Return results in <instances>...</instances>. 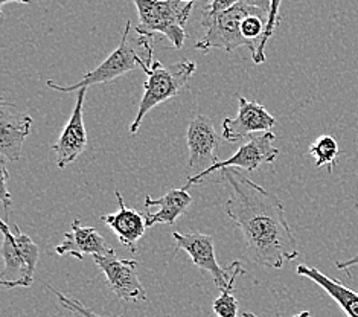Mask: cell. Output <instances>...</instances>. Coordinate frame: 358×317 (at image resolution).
Segmentation results:
<instances>
[{"mask_svg": "<svg viewBox=\"0 0 358 317\" xmlns=\"http://www.w3.org/2000/svg\"><path fill=\"white\" fill-rule=\"evenodd\" d=\"M296 273L299 276L308 278L310 281L314 282V284H317L319 287L325 290L327 293L338 304V307L342 308L343 313L348 317H358V293H355V291L345 287L340 281L323 275L320 270L308 267V265H303V264L297 265Z\"/></svg>", "mask_w": 358, "mask_h": 317, "instance_id": "17", "label": "cell"}, {"mask_svg": "<svg viewBox=\"0 0 358 317\" xmlns=\"http://www.w3.org/2000/svg\"><path fill=\"white\" fill-rule=\"evenodd\" d=\"M93 261L104 273L108 288L124 302H141L147 299V290L143 288L138 276V261L119 260L115 253L95 255Z\"/></svg>", "mask_w": 358, "mask_h": 317, "instance_id": "8", "label": "cell"}, {"mask_svg": "<svg viewBox=\"0 0 358 317\" xmlns=\"http://www.w3.org/2000/svg\"><path fill=\"white\" fill-rule=\"evenodd\" d=\"M191 203L192 195L185 188L169 191L164 197H160V199H151V195L147 194V197H145V208H159L157 212H150L145 216V218H147V227H152L156 225H176L178 217L183 216Z\"/></svg>", "mask_w": 358, "mask_h": 317, "instance_id": "16", "label": "cell"}, {"mask_svg": "<svg viewBox=\"0 0 358 317\" xmlns=\"http://www.w3.org/2000/svg\"><path fill=\"white\" fill-rule=\"evenodd\" d=\"M240 2L241 0H212L206 10L212 14H218V13H223V11L229 10V8L238 5Z\"/></svg>", "mask_w": 358, "mask_h": 317, "instance_id": "23", "label": "cell"}, {"mask_svg": "<svg viewBox=\"0 0 358 317\" xmlns=\"http://www.w3.org/2000/svg\"><path fill=\"white\" fill-rule=\"evenodd\" d=\"M32 118L17 111L11 102L0 104V154L3 159L17 162L22 157L23 145L31 132Z\"/></svg>", "mask_w": 358, "mask_h": 317, "instance_id": "13", "label": "cell"}, {"mask_svg": "<svg viewBox=\"0 0 358 317\" xmlns=\"http://www.w3.org/2000/svg\"><path fill=\"white\" fill-rule=\"evenodd\" d=\"M3 232L2 256L5 269L0 275V284L5 288L29 287L38 262V247L32 239L14 225V232L6 220H0Z\"/></svg>", "mask_w": 358, "mask_h": 317, "instance_id": "6", "label": "cell"}, {"mask_svg": "<svg viewBox=\"0 0 358 317\" xmlns=\"http://www.w3.org/2000/svg\"><path fill=\"white\" fill-rule=\"evenodd\" d=\"M357 265H358V255L352 256V258H349V260H346V261L336 262V267H337L338 270H345V272H348L349 269H352V267H357Z\"/></svg>", "mask_w": 358, "mask_h": 317, "instance_id": "25", "label": "cell"}, {"mask_svg": "<svg viewBox=\"0 0 358 317\" xmlns=\"http://www.w3.org/2000/svg\"><path fill=\"white\" fill-rule=\"evenodd\" d=\"M86 93L87 89L78 90L69 121H67L63 132L59 133L58 141L52 147L57 156V167L62 169L75 162L76 157L83 154L87 147V133L86 125H84V99H86Z\"/></svg>", "mask_w": 358, "mask_h": 317, "instance_id": "11", "label": "cell"}, {"mask_svg": "<svg viewBox=\"0 0 358 317\" xmlns=\"http://www.w3.org/2000/svg\"><path fill=\"white\" fill-rule=\"evenodd\" d=\"M55 253L59 256L72 255L76 260H83L84 255H110L115 251L106 239L101 237L98 229L84 227L78 218L72 221V230L64 234V239L55 247Z\"/></svg>", "mask_w": 358, "mask_h": 317, "instance_id": "15", "label": "cell"}, {"mask_svg": "<svg viewBox=\"0 0 358 317\" xmlns=\"http://www.w3.org/2000/svg\"><path fill=\"white\" fill-rule=\"evenodd\" d=\"M245 5L253 6V8H258L264 14L268 17L270 13V5H271V0H241Z\"/></svg>", "mask_w": 358, "mask_h": 317, "instance_id": "24", "label": "cell"}, {"mask_svg": "<svg viewBox=\"0 0 358 317\" xmlns=\"http://www.w3.org/2000/svg\"><path fill=\"white\" fill-rule=\"evenodd\" d=\"M195 69H197V64L191 59H182L171 66H164L160 62L152 63L151 69L145 72L147 81L143 83V95L139 102L138 115L130 127V133L133 136L139 132L147 113L162 102L177 97L186 87Z\"/></svg>", "mask_w": 358, "mask_h": 317, "instance_id": "4", "label": "cell"}, {"mask_svg": "<svg viewBox=\"0 0 358 317\" xmlns=\"http://www.w3.org/2000/svg\"><path fill=\"white\" fill-rule=\"evenodd\" d=\"M310 316H311V314H310V311H302V313L296 314V316H293V317H310ZM243 317H259V316L253 314V313H244V314H243Z\"/></svg>", "mask_w": 358, "mask_h": 317, "instance_id": "27", "label": "cell"}, {"mask_svg": "<svg viewBox=\"0 0 358 317\" xmlns=\"http://www.w3.org/2000/svg\"><path fill=\"white\" fill-rule=\"evenodd\" d=\"M6 3H24V5H29L31 0H0V8H3V5Z\"/></svg>", "mask_w": 358, "mask_h": 317, "instance_id": "26", "label": "cell"}, {"mask_svg": "<svg viewBox=\"0 0 358 317\" xmlns=\"http://www.w3.org/2000/svg\"><path fill=\"white\" fill-rule=\"evenodd\" d=\"M276 125V119L268 110L257 101L240 98V110L236 118H226L223 121V138L227 142L243 141L247 136L257 132H271Z\"/></svg>", "mask_w": 358, "mask_h": 317, "instance_id": "12", "label": "cell"}, {"mask_svg": "<svg viewBox=\"0 0 358 317\" xmlns=\"http://www.w3.org/2000/svg\"><path fill=\"white\" fill-rule=\"evenodd\" d=\"M2 178H0V186H2V190H0V200H2L3 203V209L6 212V217L10 216V211L13 208V197L10 194V191H8V180H10V173H8V168H6V164L5 160H2Z\"/></svg>", "mask_w": 358, "mask_h": 317, "instance_id": "22", "label": "cell"}, {"mask_svg": "<svg viewBox=\"0 0 358 317\" xmlns=\"http://www.w3.org/2000/svg\"><path fill=\"white\" fill-rule=\"evenodd\" d=\"M221 174L230 190L224 211L241 230L249 260L266 269H282L297 258L299 248L282 202L235 168Z\"/></svg>", "mask_w": 358, "mask_h": 317, "instance_id": "1", "label": "cell"}, {"mask_svg": "<svg viewBox=\"0 0 358 317\" xmlns=\"http://www.w3.org/2000/svg\"><path fill=\"white\" fill-rule=\"evenodd\" d=\"M115 195L119 204V211L116 213L102 216L101 220L107 227L113 230L124 247L136 253L138 252V241L145 235V230H147V218L136 209L125 206L121 192L115 191Z\"/></svg>", "mask_w": 358, "mask_h": 317, "instance_id": "14", "label": "cell"}, {"mask_svg": "<svg viewBox=\"0 0 358 317\" xmlns=\"http://www.w3.org/2000/svg\"><path fill=\"white\" fill-rule=\"evenodd\" d=\"M48 290L52 291V293L58 297L59 304H62L64 308H67V310L75 313V314H78L80 317H104V316L96 314L95 311L89 310V308H86V305H83L80 301H76V299H71V297L64 296L63 293H59V291H57L54 287L49 286Z\"/></svg>", "mask_w": 358, "mask_h": 317, "instance_id": "21", "label": "cell"}, {"mask_svg": "<svg viewBox=\"0 0 358 317\" xmlns=\"http://www.w3.org/2000/svg\"><path fill=\"white\" fill-rule=\"evenodd\" d=\"M176 239V251L177 252H186L191 256L192 262L197 265V267L203 272H208L209 275L214 279L215 286L223 290L226 288L227 282L230 279V269L220 267L215 256V246H214V238L201 232H189V234H173Z\"/></svg>", "mask_w": 358, "mask_h": 317, "instance_id": "9", "label": "cell"}, {"mask_svg": "<svg viewBox=\"0 0 358 317\" xmlns=\"http://www.w3.org/2000/svg\"><path fill=\"white\" fill-rule=\"evenodd\" d=\"M139 14L136 34L155 37L156 34L166 37L176 49H182L187 34L186 22L192 13V2L182 0H133Z\"/></svg>", "mask_w": 358, "mask_h": 317, "instance_id": "3", "label": "cell"}, {"mask_svg": "<svg viewBox=\"0 0 358 317\" xmlns=\"http://www.w3.org/2000/svg\"><path fill=\"white\" fill-rule=\"evenodd\" d=\"M152 37L131 36V22L129 20L122 32V38L119 46L102 62L96 69H93L84 75V78L71 85H62L52 80H49L46 85L62 93H72L81 89H87L92 84L110 83L119 76L129 73L134 69H142L147 72L151 69L155 58H152Z\"/></svg>", "mask_w": 358, "mask_h": 317, "instance_id": "2", "label": "cell"}, {"mask_svg": "<svg viewBox=\"0 0 358 317\" xmlns=\"http://www.w3.org/2000/svg\"><path fill=\"white\" fill-rule=\"evenodd\" d=\"M252 14H259L267 19V15L258 10V8L249 6L244 2H240L218 14H212L204 8L201 17L204 37L195 43V48L204 50V52L214 48L224 49L226 52H234L235 49L245 46L249 48L253 57L257 54V43L245 38L241 32V22L247 15Z\"/></svg>", "mask_w": 358, "mask_h": 317, "instance_id": "5", "label": "cell"}, {"mask_svg": "<svg viewBox=\"0 0 358 317\" xmlns=\"http://www.w3.org/2000/svg\"><path fill=\"white\" fill-rule=\"evenodd\" d=\"M275 141L276 134L271 132L255 136L249 142L244 143L234 156H230L226 160H218L215 165H212L206 171H203V173L187 178V183L183 188L187 190L192 185L201 183L208 176L218 173V171H223L226 168H241L244 171H255L264 164H273L279 156V150L273 145Z\"/></svg>", "mask_w": 358, "mask_h": 317, "instance_id": "7", "label": "cell"}, {"mask_svg": "<svg viewBox=\"0 0 358 317\" xmlns=\"http://www.w3.org/2000/svg\"><path fill=\"white\" fill-rule=\"evenodd\" d=\"M186 143L189 148V168L200 174L218 162L217 150L220 147V134L214 124L204 115H199L187 127Z\"/></svg>", "mask_w": 358, "mask_h": 317, "instance_id": "10", "label": "cell"}, {"mask_svg": "<svg viewBox=\"0 0 358 317\" xmlns=\"http://www.w3.org/2000/svg\"><path fill=\"white\" fill-rule=\"evenodd\" d=\"M266 23H267V19L264 15H259V14L247 15L241 22L243 36L252 41H257V48H258L264 32H266Z\"/></svg>", "mask_w": 358, "mask_h": 317, "instance_id": "20", "label": "cell"}, {"mask_svg": "<svg viewBox=\"0 0 358 317\" xmlns=\"http://www.w3.org/2000/svg\"><path fill=\"white\" fill-rule=\"evenodd\" d=\"M310 154L314 157L315 167H328L329 173L334 168L340 148L337 141L329 134H323L310 145Z\"/></svg>", "mask_w": 358, "mask_h": 317, "instance_id": "19", "label": "cell"}, {"mask_svg": "<svg viewBox=\"0 0 358 317\" xmlns=\"http://www.w3.org/2000/svg\"><path fill=\"white\" fill-rule=\"evenodd\" d=\"M182 2H192V3H194L195 0H182ZM210 2H212V0H210Z\"/></svg>", "mask_w": 358, "mask_h": 317, "instance_id": "28", "label": "cell"}, {"mask_svg": "<svg viewBox=\"0 0 358 317\" xmlns=\"http://www.w3.org/2000/svg\"><path fill=\"white\" fill-rule=\"evenodd\" d=\"M230 269V279L227 282L226 288L221 290V295L214 301V313L218 317H236L238 316V301L234 296L235 282L238 276L245 275V270L243 269V264L240 261H234L229 265Z\"/></svg>", "mask_w": 358, "mask_h": 317, "instance_id": "18", "label": "cell"}]
</instances>
